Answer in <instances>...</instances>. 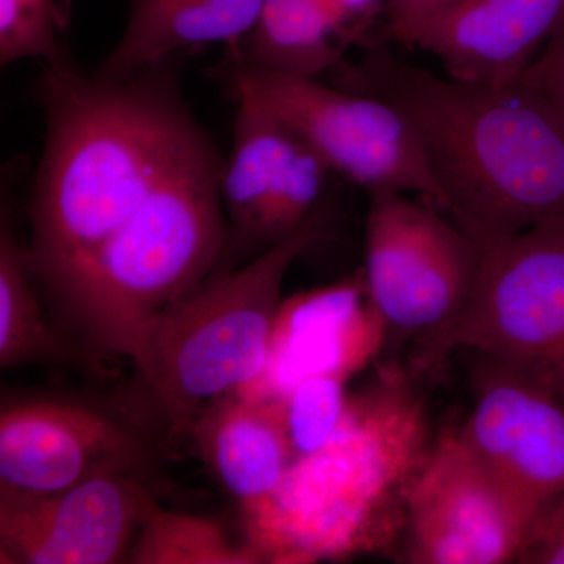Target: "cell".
<instances>
[{
	"instance_id": "cell-1",
	"label": "cell",
	"mask_w": 564,
	"mask_h": 564,
	"mask_svg": "<svg viewBox=\"0 0 564 564\" xmlns=\"http://www.w3.org/2000/svg\"><path fill=\"white\" fill-rule=\"evenodd\" d=\"M170 66L109 80L82 69L68 52L44 63L36 96L46 131L29 251L51 291L212 147Z\"/></svg>"
},
{
	"instance_id": "cell-2",
	"label": "cell",
	"mask_w": 564,
	"mask_h": 564,
	"mask_svg": "<svg viewBox=\"0 0 564 564\" xmlns=\"http://www.w3.org/2000/svg\"><path fill=\"white\" fill-rule=\"evenodd\" d=\"M333 73L337 87L402 111L443 188L445 212L484 250L530 229L564 226V117L525 82L469 84L383 47Z\"/></svg>"
},
{
	"instance_id": "cell-3",
	"label": "cell",
	"mask_w": 564,
	"mask_h": 564,
	"mask_svg": "<svg viewBox=\"0 0 564 564\" xmlns=\"http://www.w3.org/2000/svg\"><path fill=\"white\" fill-rule=\"evenodd\" d=\"M434 436L421 392L384 367L355 395L332 440L296 458L280 488L243 511L263 563L310 564L402 543L411 489Z\"/></svg>"
},
{
	"instance_id": "cell-4",
	"label": "cell",
	"mask_w": 564,
	"mask_h": 564,
	"mask_svg": "<svg viewBox=\"0 0 564 564\" xmlns=\"http://www.w3.org/2000/svg\"><path fill=\"white\" fill-rule=\"evenodd\" d=\"M214 144L52 291L106 351L131 358L141 329L214 273L229 243Z\"/></svg>"
},
{
	"instance_id": "cell-5",
	"label": "cell",
	"mask_w": 564,
	"mask_h": 564,
	"mask_svg": "<svg viewBox=\"0 0 564 564\" xmlns=\"http://www.w3.org/2000/svg\"><path fill=\"white\" fill-rule=\"evenodd\" d=\"M325 223L322 207L292 236L239 269L212 273L141 329L129 359L174 432H188L207 404L261 377L285 274Z\"/></svg>"
},
{
	"instance_id": "cell-6",
	"label": "cell",
	"mask_w": 564,
	"mask_h": 564,
	"mask_svg": "<svg viewBox=\"0 0 564 564\" xmlns=\"http://www.w3.org/2000/svg\"><path fill=\"white\" fill-rule=\"evenodd\" d=\"M218 79L237 101L259 107L367 192L415 195L445 212V196L417 132L391 102L326 85L318 77L288 76L226 54ZM447 214V212H445Z\"/></svg>"
},
{
	"instance_id": "cell-7",
	"label": "cell",
	"mask_w": 564,
	"mask_h": 564,
	"mask_svg": "<svg viewBox=\"0 0 564 564\" xmlns=\"http://www.w3.org/2000/svg\"><path fill=\"white\" fill-rule=\"evenodd\" d=\"M369 195L362 274L388 340H419L444 355L477 288L484 248L433 204Z\"/></svg>"
},
{
	"instance_id": "cell-8",
	"label": "cell",
	"mask_w": 564,
	"mask_h": 564,
	"mask_svg": "<svg viewBox=\"0 0 564 564\" xmlns=\"http://www.w3.org/2000/svg\"><path fill=\"white\" fill-rule=\"evenodd\" d=\"M564 399V226L485 248L469 306L447 340Z\"/></svg>"
},
{
	"instance_id": "cell-9",
	"label": "cell",
	"mask_w": 564,
	"mask_h": 564,
	"mask_svg": "<svg viewBox=\"0 0 564 564\" xmlns=\"http://www.w3.org/2000/svg\"><path fill=\"white\" fill-rule=\"evenodd\" d=\"M544 508L505 484L448 426L415 478L400 544L413 564L518 563Z\"/></svg>"
},
{
	"instance_id": "cell-10",
	"label": "cell",
	"mask_w": 564,
	"mask_h": 564,
	"mask_svg": "<svg viewBox=\"0 0 564 564\" xmlns=\"http://www.w3.org/2000/svg\"><path fill=\"white\" fill-rule=\"evenodd\" d=\"M154 500L132 474L101 475L46 497L0 496V563L128 562Z\"/></svg>"
},
{
	"instance_id": "cell-11",
	"label": "cell",
	"mask_w": 564,
	"mask_h": 564,
	"mask_svg": "<svg viewBox=\"0 0 564 564\" xmlns=\"http://www.w3.org/2000/svg\"><path fill=\"white\" fill-rule=\"evenodd\" d=\"M143 458L131 432L84 404L43 400L0 414V496H52L101 475L132 474Z\"/></svg>"
},
{
	"instance_id": "cell-12",
	"label": "cell",
	"mask_w": 564,
	"mask_h": 564,
	"mask_svg": "<svg viewBox=\"0 0 564 564\" xmlns=\"http://www.w3.org/2000/svg\"><path fill=\"white\" fill-rule=\"evenodd\" d=\"M466 444L516 492L547 507L564 492V399L477 356Z\"/></svg>"
},
{
	"instance_id": "cell-13",
	"label": "cell",
	"mask_w": 564,
	"mask_h": 564,
	"mask_svg": "<svg viewBox=\"0 0 564 564\" xmlns=\"http://www.w3.org/2000/svg\"><path fill=\"white\" fill-rule=\"evenodd\" d=\"M388 334L370 302L362 270L281 304L265 369L237 389L251 399H284L313 377L348 381L380 355Z\"/></svg>"
},
{
	"instance_id": "cell-14",
	"label": "cell",
	"mask_w": 564,
	"mask_h": 564,
	"mask_svg": "<svg viewBox=\"0 0 564 564\" xmlns=\"http://www.w3.org/2000/svg\"><path fill=\"white\" fill-rule=\"evenodd\" d=\"M564 22V0H463L425 33L417 50L445 76L478 85L524 77Z\"/></svg>"
},
{
	"instance_id": "cell-15",
	"label": "cell",
	"mask_w": 564,
	"mask_h": 564,
	"mask_svg": "<svg viewBox=\"0 0 564 564\" xmlns=\"http://www.w3.org/2000/svg\"><path fill=\"white\" fill-rule=\"evenodd\" d=\"M188 432L203 462L243 511L272 496L296 462L280 397L225 393L204 408Z\"/></svg>"
},
{
	"instance_id": "cell-16",
	"label": "cell",
	"mask_w": 564,
	"mask_h": 564,
	"mask_svg": "<svg viewBox=\"0 0 564 564\" xmlns=\"http://www.w3.org/2000/svg\"><path fill=\"white\" fill-rule=\"evenodd\" d=\"M267 0H128L124 31L98 69L121 80L181 52L210 44L231 47L254 28Z\"/></svg>"
},
{
	"instance_id": "cell-17",
	"label": "cell",
	"mask_w": 564,
	"mask_h": 564,
	"mask_svg": "<svg viewBox=\"0 0 564 564\" xmlns=\"http://www.w3.org/2000/svg\"><path fill=\"white\" fill-rule=\"evenodd\" d=\"M236 104L231 152L223 162L221 199L229 243L254 250L259 248L263 212L281 181L296 137L259 107L247 101Z\"/></svg>"
},
{
	"instance_id": "cell-18",
	"label": "cell",
	"mask_w": 564,
	"mask_h": 564,
	"mask_svg": "<svg viewBox=\"0 0 564 564\" xmlns=\"http://www.w3.org/2000/svg\"><path fill=\"white\" fill-rule=\"evenodd\" d=\"M351 44L322 0H267L254 28L226 51L256 68L321 77L344 62Z\"/></svg>"
},
{
	"instance_id": "cell-19",
	"label": "cell",
	"mask_w": 564,
	"mask_h": 564,
	"mask_svg": "<svg viewBox=\"0 0 564 564\" xmlns=\"http://www.w3.org/2000/svg\"><path fill=\"white\" fill-rule=\"evenodd\" d=\"M31 251L22 247L2 210L0 231V367L13 369L32 362L63 361L69 352L61 336L44 321L33 288Z\"/></svg>"
},
{
	"instance_id": "cell-20",
	"label": "cell",
	"mask_w": 564,
	"mask_h": 564,
	"mask_svg": "<svg viewBox=\"0 0 564 564\" xmlns=\"http://www.w3.org/2000/svg\"><path fill=\"white\" fill-rule=\"evenodd\" d=\"M135 564H258L261 554L250 543L236 544L217 521L177 513L152 502L131 552Z\"/></svg>"
},
{
	"instance_id": "cell-21",
	"label": "cell",
	"mask_w": 564,
	"mask_h": 564,
	"mask_svg": "<svg viewBox=\"0 0 564 564\" xmlns=\"http://www.w3.org/2000/svg\"><path fill=\"white\" fill-rule=\"evenodd\" d=\"M73 0H0V63H50L66 54Z\"/></svg>"
},
{
	"instance_id": "cell-22",
	"label": "cell",
	"mask_w": 564,
	"mask_h": 564,
	"mask_svg": "<svg viewBox=\"0 0 564 564\" xmlns=\"http://www.w3.org/2000/svg\"><path fill=\"white\" fill-rule=\"evenodd\" d=\"M339 377L303 380L284 397L289 433L296 458L314 454L328 443L343 423L350 395Z\"/></svg>"
},
{
	"instance_id": "cell-23",
	"label": "cell",
	"mask_w": 564,
	"mask_h": 564,
	"mask_svg": "<svg viewBox=\"0 0 564 564\" xmlns=\"http://www.w3.org/2000/svg\"><path fill=\"white\" fill-rule=\"evenodd\" d=\"M463 0H388L384 18L397 43L417 50L425 33Z\"/></svg>"
},
{
	"instance_id": "cell-24",
	"label": "cell",
	"mask_w": 564,
	"mask_h": 564,
	"mask_svg": "<svg viewBox=\"0 0 564 564\" xmlns=\"http://www.w3.org/2000/svg\"><path fill=\"white\" fill-rule=\"evenodd\" d=\"M518 563L564 564V492L534 522Z\"/></svg>"
},
{
	"instance_id": "cell-25",
	"label": "cell",
	"mask_w": 564,
	"mask_h": 564,
	"mask_svg": "<svg viewBox=\"0 0 564 564\" xmlns=\"http://www.w3.org/2000/svg\"><path fill=\"white\" fill-rule=\"evenodd\" d=\"M521 80L540 91L564 117V22Z\"/></svg>"
},
{
	"instance_id": "cell-26",
	"label": "cell",
	"mask_w": 564,
	"mask_h": 564,
	"mask_svg": "<svg viewBox=\"0 0 564 564\" xmlns=\"http://www.w3.org/2000/svg\"><path fill=\"white\" fill-rule=\"evenodd\" d=\"M388 0H322L343 25L352 44L364 40L378 18L384 17Z\"/></svg>"
}]
</instances>
